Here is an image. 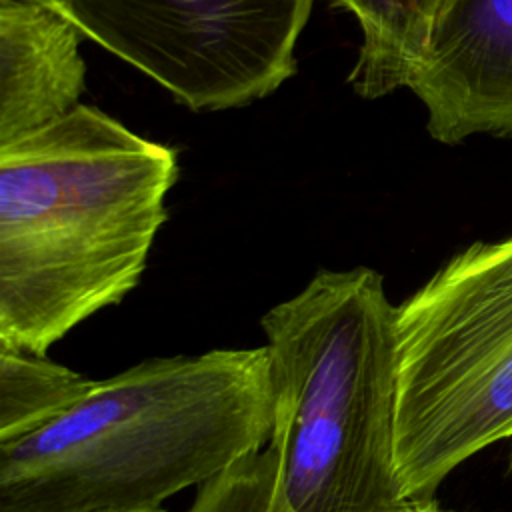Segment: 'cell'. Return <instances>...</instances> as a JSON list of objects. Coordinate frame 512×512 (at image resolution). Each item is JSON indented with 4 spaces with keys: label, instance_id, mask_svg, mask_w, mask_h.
<instances>
[{
    "label": "cell",
    "instance_id": "3957f363",
    "mask_svg": "<svg viewBox=\"0 0 512 512\" xmlns=\"http://www.w3.org/2000/svg\"><path fill=\"white\" fill-rule=\"evenodd\" d=\"M396 304L368 266L318 270L260 326L272 384L268 444L294 512H400L394 462Z\"/></svg>",
    "mask_w": 512,
    "mask_h": 512
},
{
    "label": "cell",
    "instance_id": "30bf717a",
    "mask_svg": "<svg viewBox=\"0 0 512 512\" xmlns=\"http://www.w3.org/2000/svg\"><path fill=\"white\" fill-rule=\"evenodd\" d=\"M186 512H294L282 492L276 450H262L196 488Z\"/></svg>",
    "mask_w": 512,
    "mask_h": 512
},
{
    "label": "cell",
    "instance_id": "6da1fadb",
    "mask_svg": "<svg viewBox=\"0 0 512 512\" xmlns=\"http://www.w3.org/2000/svg\"><path fill=\"white\" fill-rule=\"evenodd\" d=\"M174 148L78 104L0 146V346L48 350L142 280Z\"/></svg>",
    "mask_w": 512,
    "mask_h": 512
},
{
    "label": "cell",
    "instance_id": "8992f818",
    "mask_svg": "<svg viewBox=\"0 0 512 512\" xmlns=\"http://www.w3.org/2000/svg\"><path fill=\"white\" fill-rule=\"evenodd\" d=\"M408 88L442 144L512 136V0H444Z\"/></svg>",
    "mask_w": 512,
    "mask_h": 512
},
{
    "label": "cell",
    "instance_id": "7a4b0ae2",
    "mask_svg": "<svg viewBox=\"0 0 512 512\" xmlns=\"http://www.w3.org/2000/svg\"><path fill=\"white\" fill-rule=\"evenodd\" d=\"M266 346L142 360L0 444V512H152L262 450Z\"/></svg>",
    "mask_w": 512,
    "mask_h": 512
},
{
    "label": "cell",
    "instance_id": "5b68a950",
    "mask_svg": "<svg viewBox=\"0 0 512 512\" xmlns=\"http://www.w3.org/2000/svg\"><path fill=\"white\" fill-rule=\"evenodd\" d=\"M50 2L196 112L246 106L288 80L312 10V0Z\"/></svg>",
    "mask_w": 512,
    "mask_h": 512
},
{
    "label": "cell",
    "instance_id": "9c48e42d",
    "mask_svg": "<svg viewBox=\"0 0 512 512\" xmlns=\"http://www.w3.org/2000/svg\"><path fill=\"white\" fill-rule=\"evenodd\" d=\"M94 384L46 354L0 346V444L18 440L78 402Z\"/></svg>",
    "mask_w": 512,
    "mask_h": 512
},
{
    "label": "cell",
    "instance_id": "277c9868",
    "mask_svg": "<svg viewBox=\"0 0 512 512\" xmlns=\"http://www.w3.org/2000/svg\"><path fill=\"white\" fill-rule=\"evenodd\" d=\"M394 462L432 498L464 460L512 440V236L454 254L396 304Z\"/></svg>",
    "mask_w": 512,
    "mask_h": 512
},
{
    "label": "cell",
    "instance_id": "8fae6325",
    "mask_svg": "<svg viewBox=\"0 0 512 512\" xmlns=\"http://www.w3.org/2000/svg\"><path fill=\"white\" fill-rule=\"evenodd\" d=\"M400 512H446L432 498H410Z\"/></svg>",
    "mask_w": 512,
    "mask_h": 512
},
{
    "label": "cell",
    "instance_id": "52a82bcc",
    "mask_svg": "<svg viewBox=\"0 0 512 512\" xmlns=\"http://www.w3.org/2000/svg\"><path fill=\"white\" fill-rule=\"evenodd\" d=\"M84 34L50 0H0V146L74 110L84 92Z\"/></svg>",
    "mask_w": 512,
    "mask_h": 512
},
{
    "label": "cell",
    "instance_id": "ba28073f",
    "mask_svg": "<svg viewBox=\"0 0 512 512\" xmlns=\"http://www.w3.org/2000/svg\"><path fill=\"white\" fill-rule=\"evenodd\" d=\"M362 28L360 56L348 80L362 98L402 86L420 64L444 0H336Z\"/></svg>",
    "mask_w": 512,
    "mask_h": 512
},
{
    "label": "cell",
    "instance_id": "7c38bea8",
    "mask_svg": "<svg viewBox=\"0 0 512 512\" xmlns=\"http://www.w3.org/2000/svg\"><path fill=\"white\" fill-rule=\"evenodd\" d=\"M152 512H164V510H152Z\"/></svg>",
    "mask_w": 512,
    "mask_h": 512
}]
</instances>
